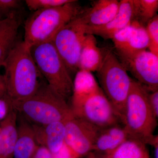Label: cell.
<instances>
[{
    "instance_id": "cell-1",
    "label": "cell",
    "mask_w": 158,
    "mask_h": 158,
    "mask_svg": "<svg viewBox=\"0 0 158 158\" xmlns=\"http://www.w3.org/2000/svg\"><path fill=\"white\" fill-rule=\"evenodd\" d=\"M2 66L12 105L33 95L44 80L33 59L31 48L23 41L15 44Z\"/></svg>"
},
{
    "instance_id": "cell-2",
    "label": "cell",
    "mask_w": 158,
    "mask_h": 158,
    "mask_svg": "<svg viewBox=\"0 0 158 158\" xmlns=\"http://www.w3.org/2000/svg\"><path fill=\"white\" fill-rule=\"evenodd\" d=\"M13 107L31 123L39 125L65 121L73 115L67 102L45 80L33 95L13 103Z\"/></svg>"
},
{
    "instance_id": "cell-3",
    "label": "cell",
    "mask_w": 158,
    "mask_h": 158,
    "mask_svg": "<svg viewBox=\"0 0 158 158\" xmlns=\"http://www.w3.org/2000/svg\"><path fill=\"white\" fill-rule=\"evenodd\" d=\"M82 10L78 1L73 0L59 7L34 11L25 23L23 42L30 48L52 42L59 31Z\"/></svg>"
},
{
    "instance_id": "cell-4",
    "label": "cell",
    "mask_w": 158,
    "mask_h": 158,
    "mask_svg": "<svg viewBox=\"0 0 158 158\" xmlns=\"http://www.w3.org/2000/svg\"><path fill=\"white\" fill-rule=\"evenodd\" d=\"M148 91L140 83L132 80L126 104L123 123L130 138L152 146L158 141L154 135L157 118L153 113L148 99Z\"/></svg>"
},
{
    "instance_id": "cell-5",
    "label": "cell",
    "mask_w": 158,
    "mask_h": 158,
    "mask_svg": "<svg viewBox=\"0 0 158 158\" xmlns=\"http://www.w3.org/2000/svg\"><path fill=\"white\" fill-rule=\"evenodd\" d=\"M97 72L101 88L123 125L126 104L132 79L111 51L106 52L102 64Z\"/></svg>"
},
{
    "instance_id": "cell-6",
    "label": "cell",
    "mask_w": 158,
    "mask_h": 158,
    "mask_svg": "<svg viewBox=\"0 0 158 158\" xmlns=\"http://www.w3.org/2000/svg\"><path fill=\"white\" fill-rule=\"evenodd\" d=\"M31 54L49 86L67 102L73 91V81L65 62L52 42L33 47Z\"/></svg>"
},
{
    "instance_id": "cell-7",
    "label": "cell",
    "mask_w": 158,
    "mask_h": 158,
    "mask_svg": "<svg viewBox=\"0 0 158 158\" xmlns=\"http://www.w3.org/2000/svg\"><path fill=\"white\" fill-rule=\"evenodd\" d=\"M81 12L59 31L52 41L69 72L78 71L79 57L87 35Z\"/></svg>"
},
{
    "instance_id": "cell-8",
    "label": "cell",
    "mask_w": 158,
    "mask_h": 158,
    "mask_svg": "<svg viewBox=\"0 0 158 158\" xmlns=\"http://www.w3.org/2000/svg\"><path fill=\"white\" fill-rule=\"evenodd\" d=\"M127 70H129L148 92L158 90V56L144 50L118 53Z\"/></svg>"
},
{
    "instance_id": "cell-9",
    "label": "cell",
    "mask_w": 158,
    "mask_h": 158,
    "mask_svg": "<svg viewBox=\"0 0 158 158\" xmlns=\"http://www.w3.org/2000/svg\"><path fill=\"white\" fill-rule=\"evenodd\" d=\"M101 129L73 114L65 121V144L77 157H84L93 151Z\"/></svg>"
},
{
    "instance_id": "cell-10",
    "label": "cell",
    "mask_w": 158,
    "mask_h": 158,
    "mask_svg": "<svg viewBox=\"0 0 158 158\" xmlns=\"http://www.w3.org/2000/svg\"><path fill=\"white\" fill-rule=\"evenodd\" d=\"M117 14L111 21L104 25L98 27H85L87 34L97 35L105 39L113 38L118 31L130 24L135 20V10L133 0L119 1Z\"/></svg>"
},
{
    "instance_id": "cell-11",
    "label": "cell",
    "mask_w": 158,
    "mask_h": 158,
    "mask_svg": "<svg viewBox=\"0 0 158 158\" xmlns=\"http://www.w3.org/2000/svg\"><path fill=\"white\" fill-rule=\"evenodd\" d=\"M65 121L45 125L32 123L38 145L45 147L52 155L59 152L65 144Z\"/></svg>"
},
{
    "instance_id": "cell-12",
    "label": "cell",
    "mask_w": 158,
    "mask_h": 158,
    "mask_svg": "<svg viewBox=\"0 0 158 158\" xmlns=\"http://www.w3.org/2000/svg\"><path fill=\"white\" fill-rule=\"evenodd\" d=\"M120 2L117 0H99L88 9H83L82 20L87 27L104 25L110 22L118 12Z\"/></svg>"
},
{
    "instance_id": "cell-13",
    "label": "cell",
    "mask_w": 158,
    "mask_h": 158,
    "mask_svg": "<svg viewBox=\"0 0 158 158\" xmlns=\"http://www.w3.org/2000/svg\"><path fill=\"white\" fill-rule=\"evenodd\" d=\"M38 146L33 124L18 113L13 158H30Z\"/></svg>"
},
{
    "instance_id": "cell-14",
    "label": "cell",
    "mask_w": 158,
    "mask_h": 158,
    "mask_svg": "<svg viewBox=\"0 0 158 158\" xmlns=\"http://www.w3.org/2000/svg\"><path fill=\"white\" fill-rule=\"evenodd\" d=\"M129 138L124 125L121 123L103 128L96 138L93 151L107 155Z\"/></svg>"
},
{
    "instance_id": "cell-15",
    "label": "cell",
    "mask_w": 158,
    "mask_h": 158,
    "mask_svg": "<svg viewBox=\"0 0 158 158\" xmlns=\"http://www.w3.org/2000/svg\"><path fill=\"white\" fill-rule=\"evenodd\" d=\"M18 12L0 22V67L17 43L18 32L21 24Z\"/></svg>"
},
{
    "instance_id": "cell-16",
    "label": "cell",
    "mask_w": 158,
    "mask_h": 158,
    "mask_svg": "<svg viewBox=\"0 0 158 158\" xmlns=\"http://www.w3.org/2000/svg\"><path fill=\"white\" fill-rule=\"evenodd\" d=\"M18 113L15 109L0 122V158H13L16 135Z\"/></svg>"
},
{
    "instance_id": "cell-17",
    "label": "cell",
    "mask_w": 158,
    "mask_h": 158,
    "mask_svg": "<svg viewBox=\"0 0 158 158\" xmlns=\"http://www.w3.org/2000/svg\"><path fill=\"white\" fill-rule=\"evenodd\" d=\"M105 55L98 46L94 35L87 34L79 57L78 70L97 71L102 64Z\"/></svg>"
},
{
    "instance_id": "cell-18",
    "label": "cell",
    "mask_w": 158,
    "mask_h": 158,
    "mask_svg": "<svg viewBox=\"0 0 158 158\" xmlns=\"http://www.w3.org/2000/svg\"><path fill=\"white\" fill-rule=\"evenodd\" d=\"M106 158H150L147 144L138 139L129 138Z\"/></svg>"
},
{
    "instance_id": "cell-19",
    "label": "cell",
    "mask_w": 158,
    "mask_h": 158,
    "mask_svg": "<svg viewBox=\"0 0 158 158\" xmlns=\"http://www.w3.org/2000/svg\"><path fill=\"white\" fill-rule=\"evenodd\" d=\"M133 2L135 20L145 27L157 15L158 0H133Z\"/></svg>"
},
{
    "instance_id": "cell-20",
    "label": "cell",
    "mask_w": 158,
    "mask_h": 158,
    "mask_svg": "<svg viewBox=\"0 0 158 158\" xmlns=\"http://www.w3.org/2000/svg\"><path fill=\"white\" fill-rule=\"evenodd\" d=\"M149 45V39L145 26L138 22L126 49L118 53H126L146 50Z\"/></svg>"
},
{
    "instance_id": "cell-21",
    "label": "cell",
    "mask_w": 158,
    "mask_h": 158,
    "mask_svg": "<svg viewBox=\"0 0 158 158\" xmlns=\"http://www.w3.org/2000/svg\"><path fill=\"white\" fill-rule=\"evenodd\" d=\"M138 23V21L135 20L130 24L118 31L113 36L112 39L117 52H124L126 49Z\"/></svg>"
},
{
    "instance_id": "cell-22",
    "label": "cell",
    "mask_w": 158,
    "mask_h": 158,
    "mask_svg": "<svg viewBox=\"0 0 158 158\" xmlns=\"http://www.w3.org/2000/svg\"><path fill=\"white\" fill-rule=\"evenodd\" d=\"M73 0H26V3L31 11L52 9L63 6Z\"/></svg>"
},
{
    "instance_id": "cell-23",
    "label": "cell",
    "mask_w": 158,
    "mask_h": 158,
    "mask_svg": "<svg viewBox=\"0 0 158 158\" xmlns=\"http://www.w3.org/2000/svg\"><path fill=\"white\" fill-rule=\"evenodd\" d=\"M149 39V51L158 56V16L156 15L150 20L146 26Z\"/></svg>"
},
{
    "instance_id": "cell-24",
    "label": "cell",
    "mask_w": 158,
    "mask_h": 158,
    "mask_svg": "<svg viewBox=\"0 0 158 158\" xmlns=\"http://www.w3.org/2000/svg\"><path fill=\"white\" fill-rule=\"evenodd\" d=\"M20 6L21 1L18 0H0V21L18 12Z\"/></svg>"
},
{
    "instance_id": "cell-25",
    "label": "cell",
    "mask_w": 158,
    "mask_h": 158,
    "mask_svg": "<svg viewBox=\"0 0 158 158\" xmlns=\"http://www.w3.org/2000/svg\"><path fill=\"white\" fill-rule=\"evenodd\" d=\"M0 98L5 100L12 106V100L9 95L5 78L4 75L1 74H0Z\"/></svg>"
},
{
    "instance_id": "cell-26",
    "label": "cell",
    "mask_w": 158,
    "mask_h": 158,
    "mask_svg": "<svg viewBox=\"0 0 158 158\" xmlns=\"http://www.w3.org/2000/svg\"><path fill=\"white\" fill-rule=\"evenodd\" d=\"M148 101L153 113L158 118V90L148 92Z\"/></svg>"
},
{
    "instance_id": "cell-27",
    "label": "cell",
    "mask_w": 158,
    "mask_h": 158,
    "mask_svg": "<svg viewBox=\"0 0 158 158\" xmlns=\"http://www.w3.org/2000/svg\"><path fill=\"white\" fill-rule=\"evenodd\" d=\"M12 109L14 108L12 105L5 100L0 98V122L7 117Z\"/></svg>"
},
{
    "instance_id": "cell-28",
    "label": "cell",
    "mask_w": 158,
    "mask_h": 158,
    "mask_svg": "<svg viewBox=\"0 0 158 158\" xmlns=\"http://www.w3.org/2000/svg\"><path fill=\"white\" fill-rule=\"evenodd\" d=\"M52 156V158H78L65 144L59 152Z\"/></svg>"
},
{
    "instance_id": "cell-29",
    "label": "cell",
    "mask_w": 158,
    "mask_h": 158,
    "mask_svg": "<svg viewBox=\"0 0 158 158\" xmlns=\"http://www.w3.org/2000/svg\"><path fill=\"white\" fill-rule=\"evenodd\" d=\"M30 158H52V156L45 147L38 145Z\"/></svg>"
},
{
    "instance_id": "cell-30",
    "label": "cell",
    "mask_w": 158,
    "mask_h": 158,
    "mask_svg": "<svg viewBox=\"0 0 158 158\" xmlns=\"http://www.w3.org/2000/svg\"><path fill=\"white\" fill-rule=\"evenodd\" d=\"M83 158H106L104 156L98 153L94 152H91L85 156Z\"/></svg>"
},
{
    "instance_id": "cell-31",
    "label": "cell",
    "mask_w": 158,
    "mask_h": 158,
    "mask_svg": "<svg viewBox=\"0 0 158 158\" xmlns=\"http://www.w3.org/2000/svg\"><path fill=\"white\" fill-rule=\"evenodd\" d=\"M1 21H0V22H1Z\"/></svg>"
}]
</instances>
